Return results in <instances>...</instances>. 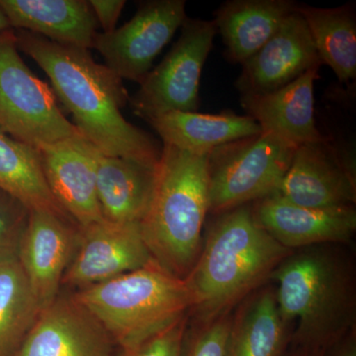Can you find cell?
<instances>
[{"mask_svg":"<svg viewBox=\"0 0 356 356\" xmlns=\"http://www.w3.org/2000/svg\"><path fill=\"white\" fill-rule=\"evenodd\" d=\"M186 329L187 316L137 348L115 356H180Z\"/></svg>","mask_w":356,"mask_h":356,"instance_id":"cell-28","label":"cell"},{"mask_svg":"<svg viewBox=\"0 0 356 356\" xmlns=\"http://www.w3.org/2000/svg\"><path fill=\"white\" fill-rule=\"evenodd\" d=\"M255 221L288 250L350 242L356 231L355 206L303 207L274 193L252 206Z\"/></svg>","mask_w":356,"mask_h":356,"instance_id":"cell-12","label":"cell"},{"mask_svg":"<svg viewBox=\"0 0 356 356\" xmlns=\"http://www.w3.org/2000/svg\"><path fill=\"white\" fill-rule=\"evenodd\" d=\"M41 313L16 259L0 261V356H15Z\"/></svg>","mask_w":356,"mask_h":356,"instance_id":"cell-25","label":"cell"},{"mask_svg":"<svg viewBox=\"0 0 356 356\" xmlns=\"http://www.w3.org/2000/svg\"><path fill=\"white\" fill-rule=\"evenodd\" d=\"M95 161L96 189L104 220L116 224L140 222L153 193L156 165L107 156L88 144Z\"/></svg>","mask_w":356,"mask_h":356,"instance_id":"cell-19","label":"cell"},{"mask_svg":"<svg viewBox=\"0 0 356 356\" xmlns=\"http://www.w3.org/2000/svg\"><path fill=\"white\" fill-rule=\"evenodd\" d=\"M296 149L262 132L213 149L207 158L209 212L221 214L276 193Z\"/></svg>","mask_w":356,"mask_h":356,"instance_id":"cell-7","label":"cell"},{"mask_svg":"<svg viewBox=\"0 0 356 356\" xmlns=\"http://www.w3.org/2000/svg\"><path fill=\"white\" fill-rule=\"evenodd\" d=\"M322 65H327L343 83L356 77V19L351 4L336 8L300 6Z\"/></svg>","mask_w":356,"mask_h":356,"instance_id":"cell-23","label":"cell"},{"mask_svg":"<svg viewBox=\"0 0 356 356\" xmlns=\"http://www.w3.org/2000/svg\"><path fill=\"white\" fill-rule=\"evenodd\" d=\"M7 29H11L10 26H9L6 15L2 13L1 9H0V33L6 31Z\"/></svg>","mask_w":356,"mask_h":356,"instance_id":"cell-32","label":"cell"},{"mask_svg":"<svg viewBox=\"0 0 356 356\" xmlns=\"http://www.w3.org/2000/svg\"><path fill=\"white\" fill-rule=\"evenodd\" d=\"M0 189L19 200L29 211H48L63 218L67 215L51 193L38 151L2 131Z\"/></svg>","mask_w":356,"mask_h":356,"instance_id":"cell-24","label":"cell"},{"mask_svg":"<svg viewBox=\"0 0 356 356\" xmlns=\"http://www.w3.org/2000/svg\"><path fill=\"white\" fill-rule=\"evenodd\" d=\"M297 6L291 0H231L222 4L213 21L228 60L243 65L252 58Z\"/></svg>","mask_w":356,"mask_h":356,"instance_id":"cell-20","label":"cell"},{"mask_svg":"<svg viewBox=\"0 0 356 356\" xmlns=\"http://www.w3.org/2000/svg\"><path fill=\"white\" fill-rule=\"evenodd\" d=\"M121 350L137 348L186 317L191 310L185 280L153 259L146 266L83 288L74 295Z\"/></svg>","mask_w":356,"mask_h":356,"instance_id":"cell-5","label":"cell"},{"mask_svg":"<svg viewBox=\"0 0 356 356\" xmlns=\"http://www.w3.org/2000/svg\"><path fill=\"white\" fill-rule=\"evenodd\" d=\"M292 332L281 318L275 288L262 285L232 314L226 356H284Z\"/></svg>","mask_w":356,"mask_h":356,"instance_id":"cell-21","label":"cell"},{"mask_svg":"<svg viewBox=\"0 0 356 356\" xmlns=\"http://www.w3.org/2000/svg\"><path fill=\"white\" fill-rule=\"evenodd\" d=\"M81 248L63 280L81 289L137 270L154 259L140 222L116 224L103 220L81 229Z\"/></svg>","mask_w":356,"mask_h":356,"instance_id":"cell-11","label":"cell"},{"mask_svg":"<svg viewBox=\"0 0 356 356\" xmlns=\"http://www.w3.org/2000/svg\"><path fill=\"white\" fill-rule=\"evenodd\" d=\"M113 343L74 297L57 298L39 314L15 356H115Z\"/></svg>","mask_w":356,"mask_h":356,"instance_id":"cell-14","label":"cell"},{"mask_svg":"<svg viewBox=\"0 0 356 356\" xmlns=\"http://www.w3.org/2000/svg\"><path fill=\"white\" fill-rule=\"evenodd\" d=\"M29 212L19 200L0 189V261L18 257Z\"/></svg>","mask_w":356,"mask_h":356,"instance_id":"cell-27","label":"cell"},{"mask_svg":"<svg viewBox=\"0 0 356 356\" xmlns=\"http://www.w3.org/2000/svg\"><path fill=\"white\" fill-rule=\"evenodd\" d=\"M293 252L257 224L250 204L221 213L184 278L191 311L198 321L232 312Z\"/></svg>","mask_w":356,"mask_h":356,"instance_id":"cell-2","label":"cell"},{"mask_svg":"<svg viewBox=\"0 0 356 356\" xmlns=\"http://www.w3.org/2000/svg\"><path fill=\"white\" fill-rule=\"evenodd\" d=\"M0 9L11 29L84 50L95 46L98 23L86 0H0Z\"/></svg>","mask_w":356,"mask_h":356,"instance_id":"cell-18","label":"cell"},{"mask_svg":"<svg viewBox=\"0 0 356 356\" xmlns=\"http://www.w3.org/2000/svg\"><path fill=\"white\" fill-rule=\"evenodd\" d=\"M0 131L36 149L81 138L53 89L23 62L13 29L0 33Z\"/></svg>","mask_w":356,"mask_h":356,"instance_id":"cell-6","label":"cell"},{"mask_svg":"<svg viewBox=\"0 0 356 356\" xmlns=\"http://www.w3.org/2000/svg\"><path fill=\"white\" fill-rule=\"evenodd\" d=\"M276 193L303 207L355 206V168L330 145L329 140L301 145Z\"/></svg>","mask_w":356,"mask_h":356,"instance_id":"cell-10","label":"cell"},{"mask_svg":"<svg viewBox=\"0 0 356 356\" xmlns=\"http://www.w3.org/2000/svg\"><path fill=\"white\" fill-rule=\"evenodd\" d=\"M185 7L184 0L145 2L126 24L110 33H98L93 48L116 76L140 83L154 58L184 24Z\"/></svg>","mask_w":356,"mask_h":356,"instance_id":"cell-9","label":"cell"},{"mask_svg":"<svg viewBox=\"0 0 356 356\" xmlns=\"http://www.w3.org/2000/svg\"><path fill=\"white\" fill-rule=\"evenodd\" d=\"M320 67L266 95H245L241 103L248 116L261 126L262 132L271 134L295 147L325 142L316 125L314 84Z\"/></svg>","mask_w":356,"mask_h":356,"instance_id":"cell-17","label":"cell"},{"mask_svg":"<svg viewBox=\"0 0 356 356\" xmlns=\"http://www.w3.org/2000/svg\"><path fill=\"white\" fill-rule=\"evenodd\" d=\"M15 35L18 49L46 72L54 93L74 117V127L86 143L104 156L159 163L161 151L156 140L121 113L129 96L120 77L95 63L88 50L23 30Z\"/></svg>","mask_w":356,"mask_h":356,"instance_id":"cell-1","label":"cell"},{"mask_svg":"<svg viewBox=\"0 0 356 356\" xmlns=\"http://www.w3.org/2000/svg\"><path fill=\"white\" fill-rule=\"evenodd\" d=\"M269 280L291 344L327 351L355 329L356 292L350 262L329 245L293 252Z\"/></svg>","mask_w":356,"mask_h":356,"instance_id":"cell-3","label":"cell"},{"mask_svg":"<svg viewBox=\"0 0 356 356\" xmlns=\"http://www.w3.org/2000/svg\"><path fill=\"white\" fill-rule=\"evenodd\" d=\"M37 151L49 187L63 210L81 229L102 222L95 161L89 153L88 143L81 138Z\"/></svg>","mask_w":356,"mask_h":356,"instance_id":"cell-16","label":"cell"},{"mask_svg":"<svg viewBox=\"0 0 356 356\" xmlns=\"http://www.w3.org/2000/svg\"><path fill=\"white\" fill-rule=\"evenodd\" d=\"M207 158L163 144L149 208L140 222L154 259L182 280L202 248L209 213Z\"/></svg>","mask_w":356,"mask_h":356,"instance_id":"cell-4","label":"cell"},{"mask_svg":"<svg viewBox=\"0 0 356 356\" xmlns=\"http://www.w3.org/2000/svg\"><path fill=\"white\" fill-rule=\"evenodd\" d=\"M321 65L308 26L297 6L261 50L243 63L236 86L242 95H266Z\"/></svg>","mask_w":356,"mask_h":356,"instance_id":"cell-13","label":"cell"},{"mask_svg":"<svg viewBox=\"0 0 356 356\" xmlns=\"http://www.w3.org/2000/svg\"><path fill=\"white\" fill-rule=\"evenodd\" d=\"M232 312L198 321L185 332L180 356H226Z\"/></svg>","mask_w":356,"mask_h":356,"instance_id":"cell-26","label":"cell"},{"mask_svg":"<svg viewBox=\"0 0 356 356\" xmlns=\"http://www.w3.org/2000/svg\"><path fill=\"white\" fill-rule=\"evenodd\" d=\"M98 26L102 28V33L114 31L117 21L125 6V0H89Z\"/></svg>","mask_w":356,"mask_h":356,"instance_id":"cell-29","label":"cell"},{"mask_svg":"<svg viewBox=\"0 0 356 356\" xmlns=\"http://www.w3.org/2000/svg\"><path fill=\"white\" fill-rule=\"evenodd\" d=\"M325 356H356V331L351 330L343 339L334 344Z\"/></svg>","mask_w":356,"mask_h":356,"instance_id":"cell-30","label":"cell"},{"mask_svg":"<svg viewBox=\"0 0 356 356\" xmlns=\"http://www.w3.org/2000/svg\"><path fill=\"white\" fill-rule=\"evenodd\" d=\"M217 33L214 21L185 19L177 43L130 99L138 116L149 121L168 112L197 111L203 67Z\"/></svg>","mask_w":356,"mask_h":356,"instance_id":"cell-8","label":"cell"},{"mask_svg":"<svg viewBox=\"0 0 356 356\" xmlns=\"http://www.w3.org/2000/svg\"><path fill=\"white\" fill-rule=\"evenodd\" d=\"M163 144L196 154L262 133L254 118L240 115L172 111L147 121Z\"/></svg>","mask_w":356,"mask_h":356,"instance_id":"cell-22","label":"cell"},{"mask_svg":"<svg viewBox=\"0 0 356 356\" xmlns=\"http://www.w3.org/2000/svg\"><path fill=\"white\" fill-rule=\"evenodd\" d=\"M325 351L302 348V346H290L284 356H325Z\"/></svg>","mask_w":356,"mask_h":356,"instance_id":"cell-31","label":"cell"},{"mask_svg":"<svg viewBox=\"0 0 356 356\" xmlns=\"http://www.w3.org/2000/svg\"><path fill=\"white\" fill-rule=\"evenodd\" d=\"M72 234L63 217L48 211H30L18 261L41 312L58 298L72 254Z\"/></svg>","mask_w":356,"mask_h":356,"instance_id":"cell-15","label":"cell"}]
</instances>
